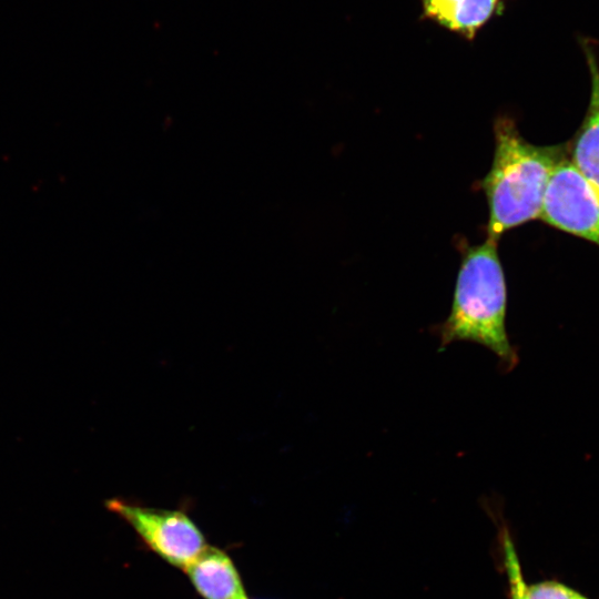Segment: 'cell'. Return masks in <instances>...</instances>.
<instances>
[{
  "instance_id": "obj_1",
  "label": "cell",
  "mask_w": 599,
  "mask_h": 599,
  "mask_svg": "<svg viewBox=\"0 0 599 599\" xmlns=\"http://www.w3.org/2000/svg\"><path fill=\"white\" fill-rule=\"evenodd\" d=\"M494 133V159L480 186L489 209L488 237L498 241L505 232L540 217L548 182L566 159V148L529 143L507 116L495 121Z\"/></svg>"
},
{
  "instance_id": "obj_2",
  "label": "cell",
  "mask_w": 599,
  "mask_h": 599,
  "mask_svg": "<svg viewBox=\"0 0 599 599\" xmlns=\"http://www.w3.org/2000/svg\"><path fill=\"white\" fill-rule=\"evenodd\" d=\"M507 286L498 255V241L463 251L450 312L437 333L439 349L454 342H473L491 351L506 372L518 363V355L506 329Z\"/></svg>"
},
{
  "instance_id": "obj_3",
  "label": "cell",
  "mask_w": 599,
  "mask_h": 599,
  "mask_svg": "<svg viewBox=\"0 0 599 599\" xmlns=\"http://www.w3.org/2000/svg\"><path fill=\"white\" fill-rule=\"evenodd\" d=\"M106 507L128 521L152 551L182 569L207 547L201 530L182 511L150 508L120 499L108 500Z\"/></svg>"
},
{
  "instance_id": "obj_4",
  "label": "cell",
  "mask_w": 599,
  "mask_h": 599,
  "mask_svg": "<svg viewBox=\"0 0 599 599\" xmlns=\"http://www.w3.org/2000/svg\"><path fill=\"white\" fill-rule=\"evenodd\" d=\"M540 219L599 245V193L567 158L550 176Z\"/></svg>"
},
{
  "instance_id": "obj_5",
  "label": "cell",
  "mask_w": 599,
  "mask_h": 599,
  "mask_svg": "<svg viewBox=\"0 0 599 599\" xmlns=\"http://www.w3.org/2000/svg\"><path fill=\"white\" fill-rule=\"evenodd\" d=\"M591 79L589 105L571 148L572 165L599 193V64L588 38L579 37Z\"/></svg>"
},
{
  "instance_id": "obj_6",
  "label": "cell",
  "mask_w": 599,
  "mask_h": 599,
  "mask_svg": "<svg viewBox=\"0 0 599 599\" xmlns=\"http://www.w3.org/2000/svg\"><path fill=\"white\" fill-rule=\"evenodd\" d=\"M507 0H420L422 18L473 41L491 19L501 14Z\"/></svg>"
},
{
  "instance_id": "obj_7",
  "label": "cell",
  "mask_w": 599,
  "mask_h": 599,
  "mask_svg": "<svg viewBox=\"0 0 599 599\" xmlns=\"http://www.w3.org/2000/svg\"><path fill=\"white\" fill-rule=\"evenodd\" d=\"M184 570L205 599H248L232 559L217 548L207 546Z\"/></svg>"
},
{
  "instance_id": "obj_8",
  "label": "cell",
  "mask_w": 599,
  "mask_h": 599,
  "mask_svg": "<svg viewBox=\"0 0 599 599\" xmlns=\"http://www.w3.org/2000/svg\"><path fill=\"white\" fill-rule=\"evenodd\" d=\"M505 565L509 580L510 598L526 599L527 583L522 577L520 564L514 544L508 535L504 537Z\"/></svg>"
},
{
  "instance_id": "obj_9",
  "label": "cell",
  "mask_w": 599,
  "mask_h": 599,
  "mask_svg": "<svg viewBox=\"0 0 599 599\" xmlns=\"http://www.w3.org/2000/svg\"><path fill=\"white\" fill-rule=\"evenodd\" d=\"M526 599H588L570 587L557 581L527 585Z\"/></svg>"
}]
</instances>
